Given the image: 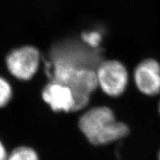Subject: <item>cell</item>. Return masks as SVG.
Here are the masks:
<instances>
[{"instance_id":"obj_10","label":"cell","mask_w":160,"mask_h":160,"mask_svg":"<svg viewBox=\"0 0 160 160\" xmlns=\"http://www.w3.org/2000/svg\"><path fill=\"white\" fill-rule=\"evenodd\" d=\"M8 153L5 147L0 141V160H7Z\"/></svg>"},{"instance_id":"obj_12","label":"cell","mask_w":160,"mask_h":160,"mask_svg":"<svg viewBox=\"0 0 160 160\" xmlns=\"http://www.w3.org/2000/svg\"><path fill=\"white\" fill-rule=\"evenodd\" d=\"M159 160H160V152H159Z\"/></svg>"},{"instance_id":"obj_9","label":"cell","mask_w":160,"mask_h":160,"mask_svg":"<svg viewBox=\"0 0 160 160\" xmlns=\"http://www.w3.org/2000/svg\"><path fill=\"white\" fill-rule=\"evenodd\" d=\"M82 39L85 43L91 48H97L102 40L101 34L97 31H91L85 33L82 35Z\"/></svg>"},{"instance_id":"obj_7","label":"cell","mask_w":160,"mask_h":160,"mask_svg":"<svg viewBox=\"0 0 160 160\" xmlns=\"http://www.w3.org/2000/svg\"><path fill=\"white\" fill-rule=\"evenodd\" d=\"M7 160H39V157L35 150L22 146L13 150Z\"/></svg>"},{"instance_id":"obj_4","label":"cell","mask_w":160,"mask_h":160,"mask_svg":"<svg viewBox=\"0 0 160 160\" xmlns=\"http://www.w3.org/2000/svg\"><path fill=\"white\" fill-rule=\"evenodd\" d=\"M39 63V51L32 46H24L13 50L6 58V65L11 75L22 81L33 77Z\"/></svg>"},{"instance_id":"obj_5","label":"cell","mask_w":160,"mask_h":160,"mask_svg":"<svg viewBox=\"0 0 160 160\" xmlns=\"http://www.w3.org/2000/svg\"><path fill=\"white\" fill-rule=\"evenodd\" d=\"M133 79L137 88L148 96L160 93V65L155 59H145L136 68Z\"/></svg>"},{"instance_id":"obj_2","label":"cell","mask_w":160,"mask_h":160,"mask_svg":"<svg viewBox=\"0 0 160 160\" xmlns=\"http://www.w3.org/2000/svg\"><path fill=\"white\" fill-rule=\"evenodd\" d=\"M51 59L52 81L71 88L75 101L73 112L83 109L89 103L90 96L98 88L95 69L79 67L61 59Z\"/></svg>"},{"instance_id":"obj_1","label":"cell","mask_w":160,"mask_h":160,"mask_svg":"<svg viewBox=\"0 0 160 160\" xmlns=\"http://www.w3.org/2000/svg\"><path fill=\"white\" fill-rule=\"evenodd\" d=\"M79 128L89 142L94 145L113 142L129 133L128 126L117 122L113 111L105 106L86 111L79 118Z\"/></svg>"},{"instance_id":"obj_8","label":"cell","mask_w":160,"mask_h":160,"mask_svg":"<svg viewBox=\"0 0 160 160\" xmlns=\"http://www.w3.org/2000/svg\"><path fill=\"white\" fill-rule=\"evenodd\" d=\"M12 93V88L8 82L0 77V108L8 104L11 99Z\"/></svg>"},{"instance_id":"obj_3","label":"cell","mask_w":160,"mask_h":160,"mask_svg":"<svg viewBox=\"0 0 160 160\" xmlns=\"http://www.w3.org/2000/svg\"><path fill=\"white\" fill-rule=\"evenodd\" d=\"M98 87L107 95L119 97L125 92L128 82V73L123 64L117 60L99 62L95 69Z\"/></svg>"},{"instance_id":"obj_6","label":"cell","mask_w":160,"mask_h":160,"mask_svg":"<svg viewBox=\"0 0 160 160\" xmlns=\"http://www.w3.org/2000/svg\"><path fill=\"white\" fill-rule=\"evenodd\" d=\"M42 97L53 111L73 112L74 97L73 92L67 85L52 81L44 88Z\"/></svg>"},{"instance_id":"obj_11","label":"cell","mask_w":160,"mask_h":160,"mask_svg":"<svg viewBox=\"0 0 160 160\" xmlns=\"http://www.w3.org/2000/svg\"><path fill=\"white\" fill-rule=\"evenodd\" d=\"M159 114H160V102L159 103Z\"/></svg>"}]
</instances>
